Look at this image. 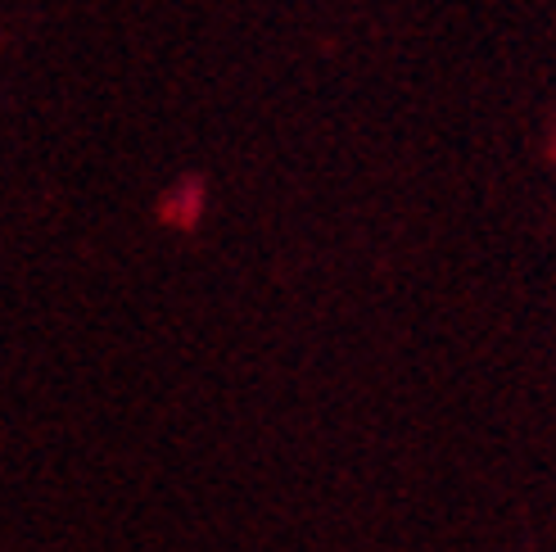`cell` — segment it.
Returning <instances> with one entry per match:
<instances>
[]
</instances>
